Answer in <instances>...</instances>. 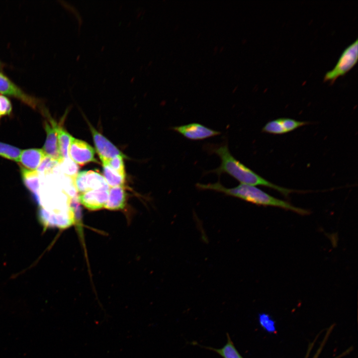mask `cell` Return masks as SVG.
Wrapping results in <instances>:
<instances>
[{
	"label": "cell",
	"mask_w": 358,
	"mask_h": 358,
	"mask_svg": "<svg viewBox=\"0 0 358 358\" xmlns=\"http://www.w3.org/2000/svg\"><path fill=\"white\" fill-rule=\"evenodd\" d=\"M310 123L289 118H279L267 122L262 128V132L272 134H283L291 132Z\"/></svg>",
	"instance_id": "30bf717a"
},
{
	"label": "cell",
	"mask_w": 358,
	"mask_h": 358,
	"mask_svg": "<svg viewBox=\"0 0 358 358\" xmlns=\"http://www.w3.org/2000/svg\"><path fill=\"white\" fill-rule=\"evenodd\" d=\"M109 195V190H92L79 193L78 199L86 208L95 210L104 207Z\"/></svg>",
	"instance_id": "8fae6325"
},
{
	"label": "cell",
	"mask_w": 358,
	"mask_h": 358,
	"mask_svg": "<svg viewBox=\"0 0 358 358\" xmlns=\"http://www.w3.org/2000/svg\"><path fill=\"white\" fill-rule=\"evenodd\" d=\"M46 156L43 149H26L21 151L19 162L24 168L35 171Z\"/></svg>",
	"instance_id": "7c38bea8"
},
{
	"label": "cell",
	"mask_w": 358,
	"mask_h": 358,
	"mask_svg": "<svg viewBox=\"0 0 358 358\" xmlns=\"http://www.w3.org/2000/svg\"><path fill=\"white\" fill-rule=\"evenodd\" d=\"M64 164V172L69 176L73 180H75L78 172V168L77 164L74 163L71 159H66Z\"/></svg>",
	"instance_id": "44dd1931"
},
{
	"label": "cell",
	"mask_w": 358,
	"mask_h": 358,
	"mask_svg": "<svg viewBox=\"0 0 358 358\" xmlns=\"http://www.w3.org/2000/svg\"><path fill=\"white\" fill-rule=\"evenodd\" d=\"M171 129L185 138L194 141L204 140L221 134L219 131L209 128L198 123L174 126L172 127Z\"/></svg>",
	"instance_id": "52a82bcc"
},
{
	"label": "cell",
	"mask_w": 358,
	"mask_h": 358,
	"mask_svg": "<svg viewBox=\"0 0 358 358\" xmlns=\"http://www.w3.org/2000/svg\"><path fill=\"white\" fill-rule=\"evenodd\" d=\"M60 163L50 157L46 156L37 168V172L44 174L50 173Z\"/></svg>",
	"instance_id": "d6986e66"
},
{
	"label": "cell",
	"mask_w": 358,
	"mask_h": 358,
	"mask_svg": "<svg viewBox=\"0 0 358 358\" xmlns=\"http://www.w3.org/2000/svg\"><path fill=\"white\" fill-rule=\"evenodd\" d=\"M196 186L200 190H210L222 193L258 205L278 207L301 215H307L310 213L309 210L294 206L288 202L275 198L253 185L241 183L234 187L226 188L218 181L214 183H197Z\"/></svg>",
	"instance_id": "7a4b0ae2"
},
{
	"label": "cell",
	"mask_w": 358,
	"mask_h": 358,
	"mask_svg": "<svg viewBox=\"0 0 358 358\" xmlns=\"http://www.w3.org/2000/svg\"><path fill=\"white\" fill-rule=\"evenodd\" d=\"M21 152V150L17 147L0 142V156L18 162Z\"/></svg>",
	"instance_id": "ac0fdd59"
},
{
	"label": "cell",
	"mask_w": 358,
	"mask_h": 358,
	"mask_svg": "<svg viewBox=\"0 0 358 358\" xmlns=\"http://www.w3.org/2000/svg\"><path fill=\"white\" fill-rule=\"evenodd\" d=\"M358 59V40L349 45L342 53L336 65L326 73L324 82L332 85L340 77L349 72L357 64Z\"/></svg>",
	"instance_id": "3957f363"
},
{
	"label": "cell",
	"mask_w": 358,
	"mask_h": 358,
	"mask_svg": "<svg viewBox=\"0 0 358 358\" xmlns=\"http://www.w3.org/2000/svg\"><path fill=\"white\" fill-rule=\"evenodd\" d=\"M69 152L71 159L77 165L84 166L90 162H97L93 148L82 140L72 137Z\"/></svg>",
	"instance_id": "5b68a950"
},
{
	"label": "cell",
	"mask_w": 358,
	"mask_h": 358,
	"mask_svg": "<svg viewBox=\"0 0 358 358\" xmlns=\"http://www.w3.org/2000/svg\"><path fill=\"white\" fill-rule=\"evenodd\" d=\"M1 63H0V70L1 69Z\"/></svg>",
	"instance_id": "cb8c5ba5"
},
{
	"label": "cell",
	"mask_w": 358,
	"mask_h": 358,
	"mask_svg": "<svg viewBox=\"0 0 358 358\" xmlns=\"http://www.w3.org/2000/svg\"><path fill=\"white\" fill-rule=\"evenodd\" d=\"M260 322L261 325L267 330L269 331L273 330L274 323L266 315H261L260 316Z\"/></svg>",
	"instance_id": "603a6c76"
},
{
	"label": "cell",
	"mask_w": 358,
	"mask_h": 358,
	"mask_svg": "<svg viewBox=\"0 0 358 358\" xmlns=\"http://www.w3.org/2000/svg\"><path fill=\"white\" fill-rule=\"evenodd\" d=\"M206 349L214 351L223 358H243L235 348L228 334H227V342L222 348L214 349L213 348L206 347Z\"/></svg>",
	"instance_id": "2e32d148"
},
{
	"label": "cell",
	"mask_w": 358,
	"mask_h": 358,
	"mask_svg": "<svg viewBox=\"0 0 358 358\" xmlns=\"http://www.w3.org/2000/svg\"><path fill=\"white\" fill-rule=\"evenodd\" d=\"M124 157H125L117 156L111 159L105 163L107 164L119 174L125 177V172L123 162Z\"/></svg>",
	"instance_id": "ffe728a7"
},
{
	"label": "cell",
	"mask_w": 358,
	"mask_h": 358,
	"mask_svg": "<svg viewBox=\"0 0 358 358\" xmlns=\"http://www.w3.org/2000/svg\"><path fill=\"white\" fill-rule=\"evenodd\" d=\"M126 200V192L123 185L110 187L108 198L104 208L110 210L122 209Z\"/></svg>",
	"instance_id": "5bb4252c"
},
{
	"label": "cell",
	"mask_w": 358,
	"mask_h": 358,
	"mask_svg": "<svg viewBox=\"0 0 358 358\" xmlns=\"http://www.w3.org/2000/svg\"><path fill=\"white\" fill-rule=\"evenodd\" d=\"M205 148L210 154L217 155L221 160L219 167L209 173H214L219 176L226 173L242 184L264 186L276 190L285 197H288L291 193L298 192V190L276 185L244 165L231 154L226 141L220 144H208Z\"/></svg>",
	"instance_id": "6da1fadb"
},
{
	"label": "cell",
	"mask_w": 358,
	"mask_h": 358,
	"mask_svg": "<svg viewBox=\"0 0 358 358\" xmlns=\"http://www.w3.org/2000/svg\"><path fill=\"white\" fill-rule=\"evenodd\" d=\"M22 179L25 186L31 192L33 197L38 204L39 202V178L37 171L26 169L20 167Z\"/></svg>",
	"instance_id": "4fadbf2b"
},
{
	"label": "cell",
	"mask_w": 358,
	"mask_h": 358,
	"mask_svg": "<svg viewBox=\"0 0 358 358\" xmlns=\"http://www.w3.org/2000/svg\"><path fill=\"white\" fill-rule=\"evenodd\" d=\"M0 92L16 98L34 108H36L38 104L37 99L26 94L1 73H0Z\"/></svg>",
	"instance_id": "9c48e42d"
},
{
	"label": "cell",
	"mask_w": 358,
	"mask_h": 358,
	"mask_svg": "<svg viewBox=\"0 0 358 358\" xmlns=\"http://www.w3.org/2000/svg\"><path fill=\"white\" fill-rule=\"evenodd\" d=\"M103 177L109 187L123 185L125 177L119 174L105 163L102 164Z\"/></svg>",
	"instance_id": "9a60e30c"
},
{
	"label": "cell",
	"mask_w": 358,
	"mask_h": 358,
	"mask_svg": "<svg viewBox=\"0 0 358 358\" xmlns=\"http://www.w3.org/2000/svg\"><path fill=\"white\" fill-rule=\"evenodd\" d=\"M73 183L80 193L92 190H109L110 188L102 175L91 170L79 172Z\"/></svg>",
	"instance_id": "277c9868"
},
{
	"label": "cell",
	"mask_w": 358,
	"mask_h": 358,
	"mask_svg": "<svg viewBox=\"0 0 358 358\" xmlns=\"http://www.w3.org/2000/svg\"><path fill=\"white\" fill-rule=\"evenodd\" d=\"M12 112V105L10 100L0 94V119L6 115H10Z\"/></svg>",
	"instance_id": "7402d4cb"
},
{
	"label": "cell",
	"mask_w": 358,
	"mask_h": 358,
	"mask_svg": "<svg viewBox=\"0 0 358 358\" xmlns=\"http://www.w3.org/2000/svg\"><path fill=\"white\" fill-rule=\"evenodd\" d=\"M95 150L102 163H106L111 159L117 156L125 155L108 139L98 132L90 123Z\"/></svg>",
	"instance_id": "8992f818"
},
{
	"label": "cell",
	"mask_w": 358,
	"mask_h": 358,
	"mask_svg": "<svg viewBox=\"0 0 358 358\" xmlns=\"http://www.w3.org/2000/svg\"><path fill=\"white\" fill-rule=\"evenodd\" d=\"M44 127L46 133V138L43 150L46 156L61 163L63 160L59 153L58 141L60 126L54 120L50 119L49 122H45Z\"/></svg>",
	"instance_id": "ba28073f"
},
{
	"label": "cell",
	"mask_w": 358,
	"mask_h": 358,
	"mask_svg": "<svg viewBox=\"0 0 358 358\" xmlns=\"http://www.w3.org/2000/svg\"><path fill=\"white\" fill-rule=\"evenodd\" d=\"M71 135L62 127H60L58 131V148L60 157L64 161L68 158V150Z\"/></svg>",
	"instance_id": "e0dca14e"
}]
</instances>
